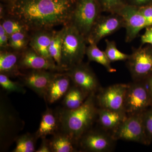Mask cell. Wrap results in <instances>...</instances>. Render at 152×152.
<instances>
[{
  "instance_id": "24",
  "label": "cell",
  "mask_w": 152,
  "mask_h": 152,
  "mask_svg": "<svg viewBox=\"0 0 152 152\" xmlns=\"http://www.w3.org/2000/svg\"><path fill=\"white\" fill-rule=\"evenodd\" d=\"M64 31V26L61 29L58 31L53 30L51 41L49 48V52L51 56L54 61L56 64L61 69H62L61 67V63ZM63 70L64 71V70L63 69Z\"/></svg>"
},
{
  "instance_id": "34",
  "label": "cell",
  "mask_w": 152,
  "mask_h": 152,
  "mask_svg": "<svg viewBox=\"0 0 152 152\" xmlns=\"http://www.w3.org/2000/svg\"><path fill=\"white\" fill-rule=\"evenodd\" d=\"M139 9L149 22L150 26H152V5L139 8Z\"/></svg>"
},
{
  "instance_id": "33",
  "label": "cell",
  "mask_w": 152,
  "mask_h": 152,
  "mask_svg": "<svg viewBox=\"0 0 152 152\" xmlns=\"http://www.w3.org/2000/svg\"><path fill=\"white\" fill-rule=\"evenodd\" d=\"M145 29V33L141 37L142 45L148 44L152 46V26H148Z\"/></svg>"
},
{
  "instance_id": "17",
  "label": "cell",
  "mask_w": 152,
  "mask_h": 152,
  "mask_svg": "<svg viewBox=\"0 0 152 152\" xmlns=\"http://www.w3.org/2000/svg\"><path fill=\"white\" fill-rule=\"evenodd\" d=\"M72 83L65 72H59L53 79L47 92L45 100L49 103H54L67 92Z\"/></svg>"
},
{
  "instance_id": "29",
  "label": "cell",
  "mask_w": 152,
  "mask_h": 152,
  "mask_svg": "<svg viewBox=\"0 0 152 152\" xmlns=\"http://www.w3.org/2000/svg\"><path fill=\"white\" fill-rule=\"evenodd\" d=\"M0 85L8 93L15 92L24 94L26 92L24 85L12 80L10 77L4 74L0 73Z\"/></svg>"
},
{
  "instance_id": "28",
  "label": "cell",
  "mask_w": 152,
  "mask_h": 152,
  "mask_svg": "<svg viewBox=\"0 0 152 152\" xmlns=\"http://www.w3.org/2000/svg\"><path fill=\"white\" fill-rule=\"evenodd\" d=\"M106 48L104 51L111 62L118 61H126L130 55L120 51L117 48L115 42L106 39Z\"/></svg>"
},
{
  "instance_id": "21",
  "label": "cell",
  "mask_w": 152,
  "mask_h": 152,
  "mask_svg": "<svg viewBox=\"0 0 152 152\" xmlns=\"http://www.w3.org/2000/svg\"><path fill=\"white\" fill-rule=\"evenodd\" d=\"M50 142L52 152H74L78 151V143L61 131L53 135Z\"/></svg>"
},
{
  "instance_id": "26",
  "label": "cell",
  "mask_w": 152,
  "mask_h": 152,
  "mask_svg": "<svg viewBox=\"0 0 152 152\" xmlns=\"http://www.w3.org/2000/svg\"><path fill=\"white\" fill-rule=\"evenodd\" d=\"M38 140L35 134L28 133L19 136L16 139V147L13 152H36L35 144Z\"/></svg>"
},
{
  "instance_id": "31",
  "label": "cell",
  "mask_w": 152,
  "mask_h": 152,
  "mask_svg": "<svg viewBox=\"0 0 152 152\" xmlns=\"http://www.w3.org/2000/svg\"><path fill=\"white\" fill-rule=\"evenodd\" d=\"M143 122L146 145L152 143V106L143 113Z\"/></svg>"
},
{
  "instance_id": "15",
  "label": "cell",
  "mask_w": 152,
  "mask_h": 152,
  "mask_svg": "<svg viewBox=\"0 0 152 152\" xmlns=\"http://www.w3.org/2000/svg\"><path fill=\"white\" fill-rule=\"evenodd\" d=\"M19 67L20 70H45L64 72L56 64L38 54L29 46L21 53Z\"/></svg>"
},
{
  "instance_id": "1",
  "label": "cell",
  "mask_w": 152,
  "mask_h": 152,
  "mask_svg": "<svg viewBox=\"0 0 152 152\" xmlns=\"http://www.w3.org/2000/svg\"><path fill=\"white\" fill-rule=\"evenodd\" d=\"M76 1L12 0L4 16L14 17L20 21L29 32L53 30L55 27L70 23Z\"/></svg>"
},
{
  "instance_id": "38",
  "label": "cell",
  "mask_w": 152,
  "mask_h": 152,
  "mask_svg": "<svg viewBox=\"0 0 152 152\" xmlns=\"http://www.w3.org/2000/svg\"><path fill=\"white\" fill-rule=\"evenodd\" d=\"M9 1H10V2L11 1H12V0H9Z\"/></svg>"
},
{
  "instance_id": "10",
  "label": "cell",
  "mask_w": 152,
  "mask_h": 152,
  "mask_svg": "<svg viewBox=\"0 0 152 152\" xmlns=\"http://www.w3.org/2000/svg\"><path fill=\"white\" fill-rule=\"evenodd\" d=\"M128 86V84H116L107 88H101L96 94L99 107L125 112V98Z\"/></svg>"
},
{
  "instance_id": "37",
  "label": "cell",
  "mask_w": 152,
  "mask_h": 152,
  "mask_svg": "<svg viewBox=\"0 0 152 152\" xmlns=\"http://www.w3.org/2000/svg\"><path fill=\"white\" fill-rule=\"evenodd\" d=\"M145 82L148 89L149 92L152 106V76L150 77L148 80H147Z\"/></svg>"
},
{
  "instance_id": "5",
  "label": "cell",
  "mask_w": 152,
  "mask_h": 152,
  "mask_svg": "<svg viewBox=\"0 0 152 152\" xmlns=\"http://www.w3.org/2000/svg\"><path fill=\"white\" fill-rule=\"evenodd\" d=\"M126 61L133 81L145 82L152 76V47L133 48Z\"/></svg>"
},
{
  "instance_id": "7",
  "label": "cell",
  "mask_w": 152,
  "mask_h": 152,
  "mask_svg": "<svg viewBox=\"0 0 152 152\" xmlns=\"http://www.w3.org/2000/svg\"><path fill=\"white\" fill-rule=\"evenodd\" d=\"M143 113L128 115L111 134L113 138L116 141L121 140L135 142L146 145Z\"/></svg>"
},
{
  "instance_id": "16",
  "label": "cell",
  "mask_w": 152,
  "mask_h": 152,
  "mask_svg": "<svg viewBox=\"0 0 152 152\" xmlns=\"http://www.w3.org/2000/svg\"><path fill=\"white\" fill-rule=\"evenodd\" d=\"M53 31V29L41 30L31 32L29 46L38 54L56 64L49 52Z\"/></svg>"
},
{
  "instance_id": "32",
  "label": "cell",
  "mask_w": 152,
  "mask_h": 152,
  "mask_svg": "<svg viewBox=\"0 0 152 152\" xmlns=\"http://www.w3.org/2000/svg\"><path fill=\"white\" fill-rule=\"evenodd\" d=\"M0 48L1 50H9V36L1 25L0 24Z\"/></svg>"
},
{
  "instance_id": "22",
  "label": "cell",
  "mask_w": 152,
  "mask_h": 152,
  "mask_svg": "<svg viewBox=\"0 0 152 152\" xmlns=\"http://www.w3.org/2000/svg\"><path fill=\"white\" fill-rule=\"evenodd\" d=\"M89 96L80 88L73 84L65 95L63 105L65 108L69 110L77 108L84 103Z\"/></svg>"
},
{
  "instance_id": "18",
  "label": "cell",
  "mask_w": 152,
  "mask_h": 152,
  "mask_svg": "<svg viewBox=\"0 0 152 152\" xmlns=\"http://www.w3.org/2000/svg\"><path fill=\"white\" fill-rule=\"evenodd\" d=\"M125 112L99 108L96 122L99 127L111 134L127 118Z\"/></svg>"
},
{
  "instance_id": "12",
  "label": "cell",
  "mask_w": 152,
  "mask_h": 152,
  "mask_svg": "<svg viewBox=\"0 0 152 152\" xmlns=\"http://www.w3.org/2000/svg\"><path fill=\"white\" fill-rule=\"evenodd\" d=\"M118 14L122 17L125 21L126 42H132L142 29L151 26L149 22L139 8L126 5Z\"/></svg>"
},
{
  "instance_id": "27",
  "label": "cell",
  "mask_w": 152,
  "mask_h": 152,
  "mask_svg": "<svg viewBox=\"0 0 152 152\" xmlns=\"http://www.w3.org/2000/svg\"><path fill=\"white\" fill-rule=\"evenodd\" d=\"M1 23L9 37L18 32L28 31L25 25L14 17L6 15L1 18Z\"/></svg>"
},
{
  "instance_id": "14",
  "label": "cell",
  "mask_w": 152,
  "mask_h": 152,
  "mask_svg": "<svg viewBox=\"0 0 152 152\" xmlns=\"http://www.w3.org/2000/svg\"><path fill=\"white\" fill-rule=\"evenodd\" d=\"M1 103V148L3 146H9L13 141L15 140L18 136L17 133L19 132L17 126V118L14 110H11L10 106H7V103H4L2 99Z\"/></svg>"
},
{
  "instance_id": "30",
  "label": "cell",
  "mask_w": 152,
  "mask_h": 152,
  "mask_svg": "<svg viewBox=\"0 0 152 152\" xmlns=\"http://www.w3.org/2000/svg\"><path fill=\"white\" fill-rule=\"evenodd\" d=\"M102 12L118 13L126 4L123 0H96Z\"/></svg>"
},
{
  "instance_id": "4",
  "label": "cell",
  "mask_w": 152,
  "mask_h": 152,
  "mask_svg": "<svg viewBox=\"0 0 152 152\" xmlns=\"http://www.w3.org/2000/svg\"><path fill=\"white\" fill-rule=\"evenodd\" d=\"M96 0H77L70 23L88 39L93 27L102 15Z\"/></svg>"
},
{
  "instance_id": "3",
  "label": "cell",
  "mask_w": 152,
  "mask_h": 152,
  "mask_svg": "<svg viewBox=\"0 0 152 152\" xmlns=\"http://www.w3.org/2000/svg\"><path fill=\"white\" fill-rule=\"evenodd\" d=\"M61 67L64 72L83 62L86 55V38L70 23L64 26Z\"/></svg>"
},
{
  "instance_id": "9",
  "label": "cell",
  "mask_w": 152,
  "mask_h": 152,
  "mask_svg": "<svg viewBox=\"0 0 152 152\" xmlns=\"http://www.w3.org/2000/svg\"><path fill=\"white\" fill-rule=\"evenodd\" d=\"M65 72L70 78L73 84L89 95L96 94L102 88L96 76L88 64L83 62Z\"/></svg>"
},
{
  "instance_id": "20",
  "label": "cell",
  "mask_w": 152,
  "mask_h": 152,
  "mask_svg": "<svg viewBox=\"0 0 152 152\" xmlns=\"http://www.w3.org/2000/svg\"><path fill=\"white\" fill-rule=\"evenodd\" d=\"M60 130L58 113L47 107L42 115L41 122L35 135L37 138H45L47 136L54 135Z\"/></svg>"
},
{
  "instance_id": "25",
  "label": "cell",
  "mask_w": 152,
  "mask_h": 152,
  "mask_svg": "<svg viewBox=\"0 0 152 152\" xmlns=\"http://www.w3.org/2000/svg\"><path fill=\"white\" fill-rule=\"evenodd\" d=\"M29 32H18L9 37V48L12 50L21 53L29 47Z\"/></svg>"
},
{
  "instance_id": "13",
  "label": "cell",
  "mask_w": 152,
  "mask_h": 152,
  "mask_svg": "<svg viewBox=\"0 0 152 152\" xmlns=\"http://www.w3.org/2000/svg\"><path fill=\"white\" fill-rule=\"evenodd\" d=\"M59 72L45 70H31L21 77L23 84L45 100L53 79Z\"/></svg>"
},
{
  "instance_id": "36",
  "label": "cell",
  "mask_w": 152,
  "mask_h": 152,
  "mask_svg": "<svg viewBox=\"0 0 152 152\" xmlns=\"http://www.w3.org/2000/svg\"><path fill=\"white\" fill-rule=\"evenodd\" d=\"M42 139V143L36 152H52L50 145V140H47L46 138Z\"/></svg>"
},
{
  "instance_id": "19",
  "label": "cell",
  "mask_w": 152,
  "mask_h": 152,
  "mask_svg": "<svg viewBox=\"0 0 152 152\" xmlns=\"http://www.w3.org/2000/svg\"><path fill=\"white\" fill-rule=\"evenodd\" d=\"M21 53L9 50L0 51V73L10 77H22L19 67Z\"/></svg>"
},
{
  "instance_id": "6",
  "label": "cell",
  "mask_w": 152,
  "mask_h": 152,
  "mask_svg": "<svg viewBox=\"0 0 152 152\" xmlns=\"http://www.w3.org/2000/svg\"><path fill=\"white\" fill-rule=\"evenodd\" d=\"M128 85L124 105V111L128 116L144 113L152 106L145 82L133 81Z\"/></svg>"
},
{
  "instance_id": "2",
  "label": "cell",
  "mask_w": 152,
  "mask_h": 152,
  "mask_svg": "<svg viewBox=\"0 0 152 152\" xmlns=\"http://www.w3.org/2000/svg\"><path fill=\"white\" fill-rule=\"evenodd\" d=\"M96 94L89 95L84 103L73 110L65 108L58 112L60 130L69 135L77 142L96 121L99 110Z\"/></svg>"
},
{
  "instance_id": "11",
  "label": "cell",
  "mask_w": 152,
  "mask_h": 152,
  "mask_svg": "<svg viewBox=\"0 0 152 152\" xmlns=\"http://www.w3.org/2000/svg\"><path fill=\"white\" fill-rule=\"evenodd\" d=\"M125 21L118 13L101 15L93 27L88 39V44H97L106 37L111 35L122 28H125Z\"/></svg>"
},
{
  "instance_id": "8",
  "label": "cell",
  "mask_w": 152,
  "mask_h": 152,
  "mask_svg": "<svg viewBox=\"0 0 152 152\" xmlns=\"http://www.w3.org/2000/svg\"><path fill=\"white\" fill-rule=\"evenodd\" d=\"M116 142L110 133L92 127L82 136L79 147L83 151L110 152L113 151Z\"/></svg>"
},
{
  "instance_id": "35",
  "label": "cell",
  "mask_w": 152,
  "mask_h": 152,
  "mask_svg": "<svg viewBox=\"0 0 152 152\" xmlns=\"http://www.w3.org/2000/svg\"><path fill=\"white\" fill-rule=\"evenodd\" d=\"M129 3L127 5L133 6L137 8H141L150 5L151 0H128Z\"/></svg>"
},
{
  "instance_id": "23",
  "label": "cell",
  "mask_w": 152,
  "mask_h": 152,
  "mask_svg": "<svg viewBox=\"0 0 152 152\" xmlns=\"http://www.w3.org/2000/svg\"><path fill=\"white\" fill-rule=\"evenodd\" d=\"M86 55L89 61L96 62L103 66L108 72L114 73L116 69L113 68L105 53L102 51L95 44H89L87 47Z\"/></svg>"
}]
</instances>
